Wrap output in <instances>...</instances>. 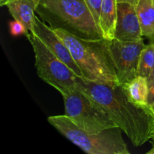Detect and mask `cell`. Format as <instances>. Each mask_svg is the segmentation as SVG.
<instances>
[{"mask_svg":"<svg viewBox=\"0 0 154 154\" xmlns=\"http://www.w3.org/2000/svg\"><path fill=\"white\" fill-rule=\"evenodd\" d=\"M143 35L154 38V0H139L135 5Z\"/></svg>","mask_w":154,"mask_h":154,"instance_id":"obj_12","label":"cell"},{"mask_svg":"<svg viewBox=\"0 0 154 154\" xmlns=\"http://www.w3.org/2000/svg\"><path fill=\"white\" fill-rule=\"evenodd\" d=\"M39 0H10L5 6L14 20L20 21L29 32L34 28L36 8Z\"/></svg>","mask_w":154,"mask_h":154,"instance_id":"obj_10","label":"cell"},{"mask_svg":"<svg viewBox=\"0 0 154 154\" xmlns=\"http://www.w3.org/2000/svg\"><path fill=\"white\" fill-rule=\"evenodd\" d=\"M103 0H84L91 13L93 14L95 20L99 26V15H100L101 6ZM100 28V27H99Z\"/></svg>","mask_w":154,"mask_h":154,"instance_id":"obj_15","label":"cell"},{"mask_svg":"<svg viewBox=\"0 0 154 154\" xmlns=\"http://www.w3.org/2000/svg\"><path fill=\"white\" fill-rule=\"evenodd\" d=\"M117 2H125V3H129L133 5H136L138 4L139 0H117Z\"/></svg>","mask_w":154,"mask_h":154,"instance_id":"obj_18","label":"cell"},{"mask_svg":"<svg viewBox=\"0 0 154 154\" xmlns=\"http://www.w3.org/2000/svg\"><path fill=\"white\" fill-rule=\"evenodd\" d=\"M149 85V93L147 102L149 105H151L154 103V80L148 83Z\"/></svg>","mask_w":154,"mask_h":154,"instance_id":"obj_17","label":"cell"},{"mask_svg":"<svg viewBox=\"0 0 154 154\" xmlns=\"http://www.w3.org/2000/svg\"><path fill=\"white\" fill-rule=\"evenodd\" d=\"M151 139H154V131H153V135H152Z\"/></svg>","mask_w":154,"mask_h":154,"instance_id":"obj_23","label":"cell"},{"mask_svg":"<svg viewBox=\"0 0 154 154\" xmlns=\"http://www.w3.org/2000/svg\"><path fill=\"white\" fill-rule=\"evenodd\" d=\"M150 41H153V42H154V38L152 39V40H150ZM153 80H154V68H153V72H152L151 75L149 77V78L147 79V81H148V83H149V82H150V81H153Z\"/></svg>","mask_w":154,"mask_h":154,"instance_id":"obj_20","label":"cell"},{"mask_svg":"<svg viewBox=\"0 0 154 154\" xmlns=\"http://www.w3.org/2000/svg\"><path fill=\"white\" fill-rule=\"evenodd\" d=\"M63 97L65 114L80 129L90 133H99L117 127L106 111L79 87Z\"/></svg>","mask_w":154,"mask_h":154,"instance_id":"obj_6","label":"cell"},{"mask_svg":"<svg viewBox=\"0 0 154 154\" xmlns=\"http://www.w3.org/2000/svg\"><path fill=\"white\" fill-rule=\"evenodd\" d=\"M9 29L12 35L18 36L20 35H26L29 32L26 29L25 26L20 21L14 20L9 23Z\"/></svg>","mask_w":154,"mask_h":154,"instance_id":"obj_16","label":"cell"},{"mask_svg":"<svg viewBox=\"0 0 154 154\" xmlns=\"http://www.w3.org/2000/svg\"><path fill=\"white\" fill-rule=\"evenodd\" d=\"M31 32L37 35L49 48L50 51L62 60L78 78L84 80V75L79 66L74 60L67 45L59 37L55 31L42 21L38 15L35 16L34 28Z\"/></svg>","mask_w":154,"mask_h":154,"instance_id":"obj_8","label":"cell"},{"mask_svg":"<svg viewBox=\"0 0 154 154\" xmlns=\"http://www.w3.org/2000/svg\"><path fill=\"white\" fill-rule=\"evenodd\" d=\"M150 107H151V108H152V110H153V112H154V103L153 104H152L151 105H150Z\"/></svg>","mask_w":154,"mask_h":154,"instance_id":"obj_22","label":"cell"},{"mask_svg":"<svg viewBox=\"0 0 154 154\" xmlns=\"http://www.w3.org/2000/svg\"><path fill=\"white\" fill-rule=\"evenodd\" d=\"M54 30L69 48L84 80L109 85L120 84L108 40H85L60 29Z\"/></svg>","mask_w":154,"mask_h":154,"instance_id":"obj_3","label":"cell"},{"mask_svg":"<svg viewBox=\"0 0 154 154\" xmlns=\"http://www.w3.org/2000/svg\"><path fill=\"white\" fill-rule=\"evenodd\" d=\"M117 20V0H103L99 15V27L104 38L107 40L114 39Z\"/></svg>","mask_w":154,"mask_h":154,"instance_id":"obj_11","label":"cell"},{"mask_svg":"<svg viewBox=\"0 0 154 154\" xmlns=\"http://www.w3.org/2000/svg\"><path fill=\"white\" fill-rule=\"evenodd\" d=\"M123 86L129 97L134 102L141 105H148L149 85L147 78L138 75Z\"/></svg>","mask_w":154,"mask_h":154,"instance_id":"obj_13","label":"cell"},{"mask_svg":"<svg viewBox=\"0 0 154 154\" xmlns=\"http://www.w3.org/2000/svg\"><path fill=\"white\" fill-rule=\"evenodd\" d=\"M32 47L37 75L47 84L66 96L78 89L79 78L33 32L26 35Z\"/></svg>","mask_w":154,"mask_h":154,"instance_id":"obj_5","label":"cell"},{"mask_svg":"<svg viewBox=\"0 0 154 154\" xmlns=\"http://www.w3.org/2000/svg\"><path fill=\"white\" fill-rule=\"evenodd\" d=\"M10 0H0V5L1 6H5L6 3Z\"/></svg>","mask_w":154,"mask_h":154,"instance_id":"obj_21","label":"cell"},{"mask_svg":"<svg viewBox=\"0 0 154 154\" xmlns=\"http://www.w3.org/2000/svg\"><path fill=\"white\" fill-rule=\"evenodd\" d=\"M143 36L135 5L117 2V20L114 38L122 42H136L143 40Z\"/></svg>","mask_w":154,"mask_h":154,"instance_id":"obj_9","label":"cell"},{"mask_svg":"<svg viewBox=\"0 0 154 154\" xmlns=\"http://www.w3.org/2000/svg\"><path fill=\"white\" fill-rule=\"evenodd\" d=\"M154 68V42L150 41V43L145 45L140 55L138 62V75L147 78L151 75Z\"/></svg>","mask_w":154,"mask_h":154,"instance_id":"obj_14","label":"cell"},{"mask_svg":"<svg viewBox=\"0 0 154 154\" xmlns=\"http://www.w3.org/2000/svg\"><path fill=\"white\" fill-rule=\"evenodd\" d=\"M51 126L71 142L89 154H129L127 144L122 136V129L113 127L99 133H90L76 126L69 117L51 116Z\"/></svg>","mask_w":154,"mask_h":154,"instance_id":"obj_4","label":"cell"},{"mask_svg":"<svg viewBox=\"0 0 154 154\" xmlns=\"http://www.w3.org/2000/svg\"><path fill=\"white\" fill-rule=\"evenodd\" d=\"M78 87L90 95L110 116L135 147L151 140L154 131V112L149 105L134 102L123 84H109L78 80Z\"/></svg>","mask_w":154,"mask_h":154,"instance_id":"obj_1","label":"cell"},{"mask_svg":"<svg viewBox=\"0 0 154 154\" xmlns=\"http://www.w3.org/2000/svg\"><path fill=\"white\" fill-rule=\"evenodd\" d=\"M150 143L151 144L152 147L149 151L147 152V154H154V139H151Z\"/></svg>","mask_w":154,"mask_h":154,"instance_id":"obj_19","label":"cell"},{"mask_svg":"<svg viewBox=\"0 0 154 154\" xmlns=\"http://www.w3.org/2000/svg\"><path fill=\"white\" fill-rule=\"evenodd\" d=\"M108 44L120 84H126L138 76L140 55L146 45L144 41L122 42L114 38L108 40Z\"/></svg>","mask_w":154,"mask_h":154,"instance_id":"obj_7","label":"cell"},{"mask_svg":"<svg viewBox=\"0 0 154 154\" xmlns=\"http://www.w3.org/2000/svg\"><path fill=\"white\" fill-rule=\"evenodd\" d=\"M35 13L53 29H60L85 40L104 38L84 0H39Z\"/></svg>","mask_w":154,"mask_h":154,"instance_id":"obj_2","label":"cell"}]
</instances>
